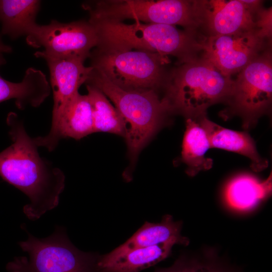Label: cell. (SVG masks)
Here are the masks:
<instances>
[{"instance_id": "cell-3", "label": "cell", "mask_w": 272, "mask_h": 272, "mask_svg": "<svg viewBox=\"0 0 272 272\" xmlns=\"http://www.w3.org/2000/svg\"><path fill=\"white\" fill-rule=\"evenodd\" d=\"M95 28L98 43L140 49L177 59L176 64L200 56L206 36L199 31L161 24L89 19Z\"/></svg>"}, {"instance_id": "cell-19", "label": "cell", "mask_w": 272, "mask_h": 272, "mask_svg": "<svg viewBox=\"0 0 272 272\" xmlns=\"http://www.w3.org/2000/svg\"><path fill=\"white\" fill-rule=\"evenodd\" d=\"M175 244L172 242L129 251L115 260L97 264V272H140L166 258Z\"/></svg>"}, {"instance_id": "cell-16", "label": "cell", "mask_w": 272, "mask_h": 272, "mask_svg": "<svg viewBox=\"0 0 272 272\" xmlns=\"http://www.w3.org/2000/svg\"><path fill=\"white\" fill-rule=\"evenodd\" d=\"M6 60L0 54V66ZM50 87L45 75L40 71L29 68L22 81L13 83L0 75V103L15 99L17 107L23 109L30 106L36 107L41 104L49 95Z\"/></svg>"}, {"instance_id": "cell-14", "label": "cell", "mask_w": 272, "mask_h": 272, "mask_svg": "<svg viewBox=\"0 0 272 272\" xmlns=\"http://www.w3.org/2000/svg\"><path fill=\"white\" fill-rule=\"evenodd\" d=\"M182 226L181 221H175L170 215H165L159 223L146 222L126 242L110 252L98 257L97 264L109 262L134 249L161 243L172 242L187 246L189 240L181 234Z\"/></svg>"}, {"instance_id": "cell-13", "label": "cell", "mask_w": 272, "mask_h": 272, "mask_svg": "<svg viewBox=\"0 0 272 272\" xmlns=\"http://www.w3.org/2000/svg\"><path fill=\"white\" fill-rule=\"evenodd\" d=\"M53 92L51 124L58 119L67 103L85 83L93 68L84 65L85 59L79 57H46Z\"/></svg>"}, {"instance_id": "cell-21", "label": "cell", "mask_w": 272, "mask_h": 272, "mask_svg": "<svg viewBox=\"0 0 272 272\" xmlns=\"http://www.w3.org/2000/svg\"><path fill=\"white\" fill-rule=\"evenodd\" d=\"M91 102L94 132H104L124 136L125 125L119 112L106 96L96 88L86 85Z\"/></svg>"}, {"instance_id": "cell-7", "label": "cell", "mask_w": 272, "mask_h": 272, "mask_svg": "<svg viewBox=\"0 0 272 272\" xmlns=\"http://www.w3.org/2000/svg\"><path fill=\"white\" fill-rule=\"evenodd\" d=\"M23 229L28 237L18 244L28 256L15 257L6 266L8 272H97L98 257L77 248L63 227L56 226L51 235L44 238Z\"/></svg>"}, {"instance_id": "cell-20", "label": "cell", "mask_w": 272, "mask_h": 272, "mask_svg": "<svg viewBox=\"0 0 272 272\" xmlns=\"http://www.w3.org/2000/svg\"><path fill=\"white\" fill-rule=\"evenodd\" d=\"M271 191V174L260 181L249 174H241L228 183L226 196L232 207L245 210L253 208L268 196Z\"/></svg>"}, {"instance_id": "cell-22", "label": "cell", "mask_w": 272, "mask_h": 272, "mask_svg": "<svg viewBox=\"0 0 272 272\" xmlns=\"http://www.w3.org/2000/svg\"><path fill=\"white\" fill-rule=\"evenodd\" d=\"M154 272H243L219 257L214 250L202 254L182 255L170 266L158 268Z\"/></svg>"}, {"instance_id": "cell-18", "label": "cell", "mask_w": 272, "mask_h": 272, "mask_svg": "<svg viewBox=\"0 0 272 272\" xmlns=\"http://www.w3.org/2000/svg\"><path fill=\"white\" fill-rule=\"evenodd\" d=\"M211 148L207 134L196 119L187 118L183 139L181 160L187 165L186 173L194 176L212 168V159L206 157Z\"/></svg>"}, {"instance_id": "cell-4", "label": "cell", "mask_w": 272, "mask_h": 272, "mask_svg": "<svg viewBox=\"0 0 272 272\" xmlns=\"http://www.w3.org/2000/svg\"><path fill=\"white\" fill-rule=\"evenodd\" d=\"M85 84L108 97L120 113L125 125L124 137L131 157L137 156L170 113L158 92L123 89L93 69Z\"/></svg>"}, {"instance_id": "cell-6", "label": "cell", "mask_w": 272, "mask_h": 272, "mask_svg": "<svg viewBox=\"0 0 272 272\" xmlns=\"http://www.w3.org/2000/svg\"><path fill=\"white\" fill-rule=\"evenodd\" d=\"M89 19L179 25L197 30L201 24L199 0H100L83 3Z\"/></svg>"}, {"instance_id": "cell-2", "label": "cell", "mask_w": 272, "mask_h": 272, "mask_svg": "<svg viewBox=\"0 0 272 272\" xmlns=\"http://www.w3.org/2000/svg\"><path fill=\"white\" fill-rule=\"evenodd\" d=\"M233 79L219 71L201 56L176 64L168 71L162 88V99L170 112L196 119L206 115L207 109L226 102Z\"/></svg>"}, {"instance_id": "cell-1", "label": "cell", "mask_w": 272, "mask_h": 272, "mask_svg": "<svg viewBox=\"0 0 272 272\" xmlns=\"http://www.w3.org/2000/svg\"><path fill=\"white\" fill-rule=\"evenodd\" d=\"M7 122L13 143L0 153V176L28 197L30 203L23 212L35 221L58 206L65 176L40 156L38 147L16 114L11 112Z\"/></svg>"}, {"instance_id": "cell-10", "label": "cell", "mask_w": 272, "mask_h": 272, "mask_svg": "<svg viewBox=\"0 0 272 272\" xmlns=\"http://www.w3.org/2000/svg\"><path fill=\"white\" fill-rule=\"evenodd\" d=\"M271 42L256 28L230 35L206 36L201 56L223 74L231 77L271 47Z\"/></svg>"}, {"instance_id": "cell-11", "label": "cell", "mask_w": 272, "mask_h": 272, "mask_svg": "<svg viewBox=\"0 0 272 272\" xmlns=\"http://www.w3.org/2000/svg\"><path fill=\"white\" fill-rule=\"evenodd\" d=\"M261 4V1L205 0L200 30L210 36L255 29Z\"/></svg>"}, {"instance_id": "cell-9", "label": "cell", "mask_w": 272, "mask_h": 272, "mask_svg": "<svg viewBox=\"0 0 272 272\" xmlns=\"http://www.w3.org/2000/svg\"><path fill=\"white\" fill-rule=\"evenodd\" d=\"M27 43L42 47L37 57H79L86 59L98 44L94 27L89 22L78 21L63 23L53 20L46 25L36 24L28 34Z\"/></svg>"}, {"instance_id": "cell-15", "label": "cell", "mask_w": 272, "mask_h": 272, "mask_svg": "<svg viewBox=\"0 0 272 272\" xmlns=\"http://www.w3.org/2000/svg\"><path fill=\"white\" fill-rule=\"evenodd\" d=\"M205 129L211 148L224 149L248 157L251 168L260 172L268 166V162L258 154L255 143L246 132L224 128L209 120L206 115L196 119Z\"/></svg>"}, {"instance_id": "cell-23", "label": "cell", "mask_w": 272, "mask_h": 272, "mask_svg": "<svg viewBox=\"0 0 272 272\" xmlns=\"http://www.w3.org/2000/svg\"><path fill=\"white\" fill-rule=\"evenodd\" d=\"M255 28L267 39L271 41L272 10L271 7L267 9L261 8L257 12L255 21Z\"/></svg>"}, {"instance_id": "cell-24", "label": "cell", "mask_w": 272, "mask_h": 272, "mask_svg": "<svg viewBox=\"0 0 272 272\" xmlns=\"http://www.w3.org/2000/svg\"><path fill=\"white\" fill-rule=\"evenodd\" d=\"M12 51V48L9 45L5 44L2 40L0 36V54L9 53Z\"/></svg>"}, {"instance_id": "cell-17", "label": "cell", "mask_w": 272, "mask_h": 272, "mask_svg": "<svg viewBox=\"0 0 272 272\" xmlns=\"http://www.w3.org/2000/svg\"><path fill=\"white\" fill-rule=\"evenodd\" d=\"M40 7V1L36 0H0L2 33L13 39L27 36L37 24Z\"/></svg>"}, {"instance_id": "cell-8", "label": "cell", "mask_w": 272, "mask_h": 272, "mask_svg": "<svg viewBox=\"0 0 272 272\" xmlns=\"http://www.w3.org/2000/svg\"><path fill=\"white\" fill-rule=\"evenodd\" d=\"M272 101V55L268 47L241 70L233 79L231 93L222 116L237 115L243 126H253L270 111Z\"/></svg>"}, {"instance_id": "cell-5", "label": "cell", "mask_w": 272, "mask_h": 272, "mask_svg": "<svg viewBox=\"0 0 272 272\" xmlns=\"http://www.w3.org/2000/svg\"><path fill=\"white\" fill-rule=\"evenodd\" d=\"M89 58L94 70L125 90L158 92L168 72V57L107 43H98Z\"/></svg>"}, {"instance_id": "cell-12", "label": "cell", "mask_w": 272, "mask_h": 272, "mask_svg": "<svg viewBox=\"0 0 272 272\" xmlns=\"http://www.w3.org/2000/svg\"><path fill=\"white\" fill-rule=\"evenodd\" d=\"M94 132L92 107L87 95L78 93L66 105L49 133L34 141L38 147L52 151L59 141L71 138L80 140Z\"/></svg>"}]
</instances>
